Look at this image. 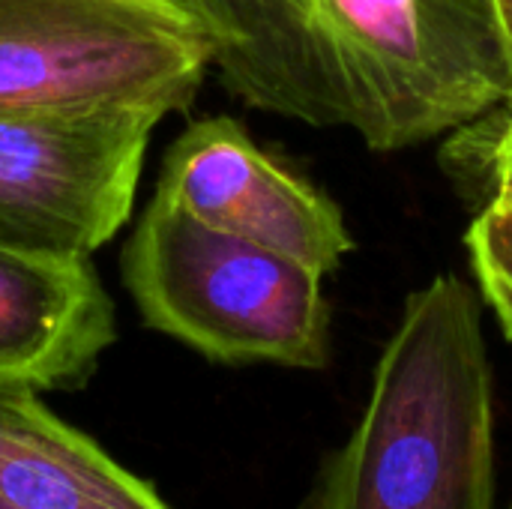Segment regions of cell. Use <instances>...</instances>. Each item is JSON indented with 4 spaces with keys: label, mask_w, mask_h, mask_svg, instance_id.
<instances>
[{
    "label": "cell",
    "mask_w": 512,
    "mask_h": 509,
    "mask_svg": "<svg viewBox=\"0 0 512 509\" xmlns=\"http://www.w3.org/2000/svg\"><path fill=\"white\" fill-rule=\"evenodd\" d=\"M492 3V15L504 42V57H507V69H510V99L504 105L512 108V0H489Z\"/></svg>",
    "instance_id": "cell-11"
},
{
    "label": "cell",
    "mask_w": 512,
    "mask_h": 509,
    "mask_svg": "<svg viewBox=\"0 0 512 509\" xmlns=\"http://www.w3.org/2000/svg\"><path fill=\"white\" fill-rule=\"evenodd\" d=\"M489 177H492V195L489 204L512 207V108L504 129L492 141V156H489Z\"/></svg>",
    "instance_id": "cell-10"
},
{
    "label": "cell",
    "mask_w": 512,
    "mask_h": 509,
    "mask_svg": "<svg viewBox=\"0 0 512 509\" xmlns=\"http://www.w3.org/2000/svg\"><path fill=\"white\" fill-rule=\"evenodd\" d=\"M306 509H495V393L474 291H414Z\"/></svg>",
    "instance_id": "cell-2"
},
{
    "label": "cell",
    "mask_w": 512,
    "mask_h": 509,
    "mask_svg": "<svg viewBox=\"0 0 512 509\" xmlns=\"http://www.w3.org/2000/svg\"><path fill=\"white\" fill-rule=\"evenodd\" d=\"M510 509H512V507H510Z\"/></svg>",
    "instance_id": "cell-12"
},
{
    "label": "cell",
    "mask_w": 512,
    "mask_h": 509,
    "mask_svg": "<svg viewBox=\"0 0 512 509\" xmlns=\"http://www.w3.org/2000/svg\"><path fill=\"white\" fill-rule=\"evenodd\" d=\"M156 195L216 231L288 255L321 276L354 249L342 210L225 114L201 117L171 141Z\"/></svg>",
    "instance_id": "cell-6"
},
{
    "label": "cell",
    "mask_w": 512,
    "mask_h": 509,
    "mask_svg": "<svg viewBox=\"0 0 512 509\" xmlns=\"http://www.w3.org/2000/svg\"><path fill=\"white\" fill-rule=\"evenodd\" d=\"M141 321L228 366L324 369V276L288 255L216 231L156 195L120 255Z\"/></svg>",
    "instance_id": "cell-3"
},
{
    "label": "cell",
    "mask_w": 512,
    "mask_h": 509,
    "mask_svg": "<svg viewBox=\"0 0 512 509\" xmlns=\"http://www.w3.org/2000/svg\"><path fill=\"white\" fill-rule=\"evenodd\" d=\"M0 509H171L60 420L36 390L0 387Z\"/></svg>",
    "instance_id": "cell-8"
},
{
    "label": "cell",
    "mask_w": 512,
    "mask_h": 509,
    "mask_svg": "<svg viewBox=\"0 0 512 509\" xmlns=\"http://www.w3.org/2000/svg\"><path fill=\"white\" fill-rule=\"evenodd\" d=\"M114 342V303L90 258L0 246V387L81 390Z\"/></svg>",
    "instance_id": "cell-7"
},
{
    "label": "cell",
    "mask_w": 512,
    "mask_h": 509,
    "mask_svg": "<svg viewBox=\"0 0 512 509\" xmlns=\"http://www.w3.org/2000/svg\"><path fill=\"white\" fill-rule=\"evenodd\" d=\"M213 48L186 0H0V111L192 105Z\"/></svg>",
    "instance_id": "cell-4"
},
{
    "label": "cell",
    "mask_w": 512,
    "mask_h": 509,
    "mask_svg": "<svg viewBox=\"0 0 512 509\" xmlns=\"http://www.w3.org/2000/svg\"><path fill=\"white\" fill-rule=\"evenodd\" d=\"M465 243L483 297L512 342V207L486 204L471 222Z\"/></svg>",
    "instance_id": "cell-9"
},
{
    "label": "cell",
    "mask_w": 512,
    "mask_h": 509,
    "mask_svg": "<svg viewBox=\"0 0 512 509\" xmlns=\"http://www.w3.org/2000/svg\"><path fill=\"white\" fill-rule=\"evenodd\" d=\"M246 105L390 153L510 99L489 0H186Z\"/></svg>",
    "instance_id": "cell-1"
},
{
    "label": "cell",
    "mask_w": 512,
    "mask_h": 509,
    "mask_svg": "<svg viewBox=\"0 0 512 509\" xmlns=\"http://www.w3.org/2000/svg\"><path fill=\"white\" fill-rule=\"evenodd\" d=\"M162 114L0 111V246L90 258L126 225Z\"/></svg>",
    "instance_id": "cell-5"
}]
</instances>
